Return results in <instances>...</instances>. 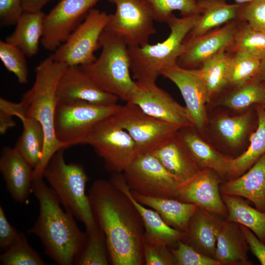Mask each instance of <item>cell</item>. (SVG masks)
I'll return each instance as SVG.
<instances>
[{
    "label": "cell",
    "mask_w": 265,
    "mask_h": 265,
    "mask_svg": "<svg viewBox=\"0 0 265 265\" xmlns=\"http://www.w3.org/2000/svg\"><path fill=\"white\" fill-rule=\"evenodd\" d=\"M99 227L106 236L110 264L144 265L145 229L127 195L110 181L95 180L88 195Z\"/></svg>",
    "instance_id": "1"
},
{
    "label": "cell",
    "mask_w": 265,
    "mask_h": 265,
    "mask_svg": "<svg viewBox=\"0 0 265 265\" xmlns=\"http://www.w3.org/2000/svg\"><path fill=\"white\" fill-rule=\"evenodd\" d=\"M67 65L54 60L50 55L35 68V80L32 87L23 95L18 103L5 99L0 109L13 116H24L38 121L45 134V145L41 159L33 170V179L43 178V172L52 156L64 148L54 132V117L58 101L57 84Z\"/></svg>",
    "instance_id": "2"
},
{
    "label": "cell",
    "mask_w": 265,
    "mask_h": 265,
    "mask_svg": "<svg viewBox=\"0 0 265 265\" xmlns=\"http://www.w3.org/2000/svg\"><path fill=\"white\" fill-rule=\"evenodd\" d=\"M32 192L39 203V212L27 233L36 236L45 253L59 265H73L87 238L69 212L64 211L53 189L43 178L33 180Z\"/></svg>",
    "instance_id": "3"
},
{
    "label": "cell",
    "mask_w": 265,
    "mask_h": 265,
    "mask_svg": "<svg viewBox=\"0 0 265 265\" xmlns=\"http://www.w3.org/2000/svg\"><path fill=\"white\" fill-rule=\"evenodd\" d=\"M199 16L178 18L173 15L166 23L170 32L163 41L140 47L128 46L133 79L139 83H156L164 70L177 64L184 40Z\"/></svg>",
    "instance_id": "4"
},
{
    "label": "cell",
    "mask_w": 265,
    "mask_h": 265,
    "mask_svg": "<svg viewBox=\"0 0 265 265\" xmlns=\"http://www.w3.org/2000/svg\"><path fill=\"white\" fill-rule=\"evenodd\" d=\"M64 149H59L52 156L43 170V177L65 210L81 222L89 233L99 226L86 194L88 177L81 164L66 163Z\"/></svg>",
    "instance_id": "5"
},
{
    "label": "cell",
    "mask_w": 265,
    "mask_h": 265,
    "mask_svg": "<svg viewBox=\"0 0 265 265\" xmlns=\"http://www.w3.org/2000/svg\"><path fill=\"white\" fill-rule=\"evenodd\" d=\"M100 43L99 56L91 64L79 66L101 89L128 102L137 87L131 75L128 47L105 30Z\"/></svg>",
    "instance_id": "6"
},
{
    "label": "cell",
    "mask_w": 265,
    "mask_h": 265,
    "mask_svg": "<svg viewBox=\"0 0 265 265\" xmlns=\"http://www.w3.org/2000/svg\"><path fill=\"white\" fill-rule=\"evenodd\" d=\"M121 106L84 101L58 102L54 117V132L57 140L64 149L80 144L98 123L115 114Z\"/></svg>",
    "instance_id": "7"
},
{
    "label": "cell",
    "mask_w": 265,
    "mask_h": 265,
    "mask_svg": "<svg viewBox=\"0 0 265 265\" xmlns=\"http://www.w3.org/2000/svg\"><path fill=\"white\" fill-rule=\"evenodd\" d=\"M80 144L92 147L103 159L106 169L112 173L123 172L140 154L130 135L114 121L112 115L98 123Z\"/></svg>",
    "instance_id": "8"
},
{
    "label": "cell",
    "mask_w": 265,
    "mask_h": 265,
    "mask_svg": "<svg viewBox=\"0 0 265 265\" xmlns=\"http://www.w3.org/2000/svg\"><path fill=\"white\" fill-rule=\"evenodd\" d=\"M109 14L92 8L84 19L54 53L53 58L67 66H82L96 59L95 52L100 47V37L105 29Z\"/></svg>",
    "instance_id": "9"
},
{
    "label": "cell",
    "mask_w": 265,
    "mask_h": 265,
    "mask_svg": "<svg viewBox=\"0 0 265 265\" xmlns=\"http://www.w3.org/2000/svg\"><path fill=\"white\" fill-rule=\"evenodd\" d=\"M116 10L109 14L105 31L117 37L129 46L149 44L156 33L151 8L145 0H114Z\"/></svg>",
    "instance_id": "10"
},
{
    "label": "cell",
    "mask_w": 265,
    "mask_h": 265,
    "mask_svg": "<svg viewBox=\"0 0 265 265\" xmlns=\"http://www.w3.org/2000/svg\"><path fill=\"white\" fill-rule=\"evenodd\" d=\"M123 172L132 191L177 199L180 184L151 152L139 154Z\"/></svg>",
    "instance_id": "11"
},
{
    "label": "cell",
    "mask_w": 265,
    "mask_h": 265,
    "mask_svg": "<svg viewBox=\"0 0 265 265\" xmlns=\"http://www.w3.org/2000/svg\"><path fill=\"white\" fill-rule=\"evenodd\" d=\"M112 117L130 135L140 154L151 152L183 128L153 117L130 102Z\"/></svg>",
    "instance_id": "12"
},
{
    "label": "cell",
    "mask_w": 265,
    "mask_h": 265,
    "mask_svg": "<svg viewBox=\"0 0 265 265\" xmlns=\"http://www.w3.org/2000/svg\"><path fill=\"white\" fill-rule=\"evenodd\" d=\"M100 0H61L44 20L41 42L46 50L54 52L84 19Z\"/></svg>",
    "instance_id": "13"
},
{
    "label": "cell",
    "mask_w": 265,
    "mask_h": 265,
    "mask_svg": "<svg viewBox=\"0 0 265 265\" xmlns=\"http://www.w3.org/2000/svg\"><path fill=\"white\" fill-rule=\"evenodd\" d=\"M161 75L178 87L194 128L203 130L207 122L206 105L211 100L198 69H185L176 64L164 70Z\"/></svg>",
    "instance_id": "14"
},
{
    "label": "cell",
    "mask_w": 265,
    "mask_h": 265,
    "mask_svg": "<svg viewBox=\"0 0 265 265\" xmlns=\"http://www.w3.org/2000/svg\"><path fill=\"white\" fill-rule=\"evenodd\" d=\"M239 22L233 21L202 35L185 39L177 64L185 69H198L221 52L226 51L233 40Z\"/></svg>",
    "instance_id": "15"
},
{
    "label": "cell",
    "mask_w": 265,
    "mask_h": 265,
    "mask_svg": "<svg viewBox=\"0 0 265 265\" xmlns=\"http://www.w3.org/2000/svg\"><path fill=\"white\" fill-rule=\"evenodd\" d=\"M136 82V89L128 102L136 105L146 114L160 120L183 128L193 127L185 106L179 104L156 83Z\"/></svg>",
    "instance_id": "16"
},
{
    "label": "cell",
    "mask_w": 265,
    "mask_h": 265,
    "mask_svg": "<svg viewBox=\"0 0 265 265\" xmlns=\"http://www.w3.org/2000/svg\"><path fill=\"white\" fill-rule=\"evenodd\" d=\"M219 177L212 169H201L180 185L177 199L218 215H227V209L220 195Z\"/></svg>",
    "instance_id": "17"
},
{
    "label": "cell",
    "mask_w": 265,
    "mask_h": 265,
    "mask_svg": "<svg viewBox=\"0 0 265 265\" xmlns=\"http://www.w3.org/2000/svg\"><path fill=\"white\" fill-rule=\"evenodd\" d=\"M58 102L69 103L84 101L111 105L118 97L99 88L79 66H68L59 80L56 89Z\"/></svg>",
    "instance_id": "18"
},
{
    "label": "cell",
    "mask_w": 265,
    "mask_h": 265,
    "mask_svg": "<svg viewBox=\"0 0 265 265\" xmlns=\"http://www.w3.org/2000/svg\"><path fill=\"white\" fill-rule=\"evenodd\" d=\"M109 181L127 195L137 210L144 227L145 241L169 247L183 240L184 232L168 225L157 212L145 208L134 198L124 174L112 173Z\"/></svg>",
    "instance_id": "19"
},
{
    "label": "cell",
    "mask_w": 265,
    "mask_h": 265,
    "mask_svg": "<svg viewBox=\"0 0 265 265\" xmlns=\"http://www.w3.org/2000/svg\"><path fill=\"white\" fill-rule=\"evenodd\" d=\"M34 169L14 149L3 147L0 155V171L13 199L26 202L31 192Z\"/></svg>",
    "instance_id": "20"
},
{
    "label": "cell",
    "mask_w": 265,
    "mask_h": 265,
    "mask_svg": "<svg viewBox=\"0 0 265 265\" xmlns=\"http://www.w3.org/2000/svg\"><path fill=\"white\" fill-rule=\"evenodd\" d=\"M178 132L151 153L181 184L189 180L201 169Z\"/></svg>",
    "instance_id": "21"
},
{
    "label": "cell",
    "mask_w": 265,
    "mask_h": 265,
    "mask_svg": "<svg viewBox=\"0 0 265 265\" xmlns=\"http://www.w3.org/2000/svg\"><path fill=\"white\" fill-rule=\"evenodd\" d=\"M216 215L197 207L182 240L200 253L214 259L217 235L223 222Z\"/></svg>",
    "instance_id": "22"
},
{
    "label": "cell",
    "mask_w": 265,
    "mask_h": 265,
    "mask_svg": "<svg viewBox=\"0 0 265 265\" xmlns=\"http://www.w3.org/2000/svg\"><path fill=\"white\" fill-rule=\"evenodd\" d=\"M222 194L243 197L265 212V154L248 170L220 186Z\"/></svg>",
    "instance_id": "23"
},
{
    "label": "cell",
    "mask_w": 265,
    "mask_h": 265,
    "mask_svg": "<svg viewBox=\"0 0 265 265\" xmlns=\"http://www.w3.org/2000/svg\"><path fill=\"white\" fill-rule=\"evenodd\" d=\"M248 247L239 225L223 221L217 235L215 259L221 265H251Z\"/></svg>",
    "instance_id": "24"
},
{
    "label": "cell",
    "mask_w": 265,
    "mask_h": 265,
    "mask_svg": "<svg viewBox=\"0 0 265 265\" xmlns=\"http://www.w3.org/2000/svg\"><path fill=\"white\" fill-rule=\"evenodd\" d=\"M200 16L185 39L202 35L221 26L235 20L241 4H229L226 0H197Z\"/></svg>",
    "instance_id": "25"
},
{
    "label": "cell",
    "mask_w": 265,
    "mask_h": 265,
    "mask_svg": "<svg viewBox=\"0 0 265 265\" xmlns=\"http://www.w3.org/2000/svg\"><path fill=\"white\" fill-rule=\"evenodd\" d=\"M181 128L178 133L200 169L212 170L220 176H227L230 158L220 153L192 130Z\"/></svg>",
    "instance_id": "26"
},
{
    "label": "cell",
    "mask_w": 265,
    "mask_h": 265,
    "mask_svg": "<svg viewBox=\"0 0 265 265\" xmlns=\"http://www.w3.org/2000/svg\"><path fill=\"white\" fill-rule=\"evenodd\" d=\"M131 192L137 201L157 212L168 225L184 232L197 208L193 204L176 199L150 197Z\"/></svg>",
    "instance_id": "27"
},
{
    "label": "cell",
    "mask_w": 265,
    "mask_h": 265,
    "mask_svg": "<svg viewBox=\"0 0 265 265\" xmlns=\"http://www.w3.org/2000/svg\"><path fill=\"white\" fill-rule=\"evenodd\" d=\"M45 16L42 11H24L18 20L14 31L5 41L19 48L26 56H34L43 34Z\"/></svg>",
    "instance_id": "28"
},
{
    "label": "cell",
    "mask_w": 265,
    "mask_h": 265,
    "mask_svg": "<svg viewBox=\"0 0 265 265\" xmlns=\"http://www.w3.org/2000/svg\"><path fill=\"white\" fill-rule=\"evenodd\" d=\"M258 126L250 139L247 149L238 157L231 158L227 177H238L247 171L265 154V109L260 105L256 106Z\"/></svg>",
    "instance_id": "29"
},
{
    "label": "cell",
    "mask_w": 265,
    "mask_h": 265,
    "mask_svg": "<svg viewBox=\"0 0 265 265\" xmlns=\"http://www.w3.org/2000/svg\"><path fill=\"white\" fill-rule=\"evenodd\" d=\"M228 211L227 220L249 229L265 243V212L253 208L240 197L222 194Z\"/></svg>",
    "instance_id": "30"
},
{
    "label": "cell",
    "mask_w": 265,
    "mask_h": 265,
    "mask_svg": "<svg viewBox=\"0 0 265 265\" xmlns=\"http://www.w3.org/2000/svg\"><path fill=\"white\" fill-rule=\"evenodd\" d=\"M23 125V132L14 149L35 169L43 155L45 134L41 124L34 119L21 116L19 118Z\"/></svg>",
    "instance_id": "31"
},
{
    "label": "cell",
    "mask_w": 265,
    "mask_h": 265,
    "mask_svg": "<svg viewBox=\"0 0 265 265\" xmlns=\"http://www.w3.org/2000/svg\"><path fill=\"white\" fill-rule=\"evenodd\" d=\"M233 89L222 99L220 104L230 109L240 110L257 104H265V85L256 76Z\"/></svg>",
    "instance_id": "32"
},
{
    "label": "cell",
    "mask_w": 265,
    "mask_h": 265,
    "mask_svg": "<svg viewBox=\"0 0 265 265\" xmlns=\"http://www.w3.org/2000/svg\"><path fill=\"white\" fill-rule=\"evenodd\" d=\"M231 53L224 51L198 68L207 87L210 100L227 87L228 68Z\"/></svg>",
    "instance_id": "33"
},
{
    "label": "cell",
    "mask_w": 265,
    "mask_h": 265,
    "mask_svg": "<svg viewBox=\"0 0 265 265\" xmlns=\"http://www.w3.org/2000/svg\"><path fill=\"white\" fill-rule=\"evenodd\" d=\"M229 53L241 52L260 60L265 59V32L240 21L233 40L226 50Z\"/></svg>",
    "instance_id": "34"
},
{
    "label": "cell",
    "mask_w": 265,
    "mask_h": 265,
    "mask_svg": "<svg viewBox=\"0 0 265 265\" xmlns=\"http://www.w3.org/2000/svg\"><path fill=\"white\" fill-rule=\"evenodd\" d=\"M110 264L106 236L98 226L90 233L80 252L76 258L75 265H107Z\"/></svg>",
    "instance_id": "35"
},
{
    "label": "cell",
    "mask_w": 265,
    "mask_h": 265,
    "mask_svg": "<svg viewBox=\"0 0 265 265\" xmlns=\"http://www.w3.org/2000/svg\"><path fill=\"white\" fill-rule=\"evenodd\" d=\"M251 113L248 111L238 116L221 115L214 126L219 135L232 147L238 146L243 141L249 130Z\"/></svg>",
    "instance_id": "36"
},
{
    "label": "cell",
    "mask_w": 265,
    "mask_h": 265,
    "mask_svg": "<svg viewBox=\"0 0 265 265\" xmlns=\"http://www.w3.org/2000/svg\"><path fill=\"white\" fill-rule=\"evenodd\" d=\"M261 63V60L248 54L231 53L228 68V87L239 85L255 77Z\"/></svg>",
    "instance_id": "37"
},
{
    "label": "cell",
    "mask_w": 265,
    "mask_h": 265,
    "mask_svg": "<svg viewBox=\"0 0 265 265\" xmlns=\"http://www.w3.org/2000/svg\"><path fill=\"white\" fill-rule=\"evenodd\" d=\"M3 265H44L39 254L29 244L25 235L21 233L17 240L0 255Z\"/></svg>",
    "instance_id": "38"
},
{
    "label": "cell",
    "mask_w": 265,
    "mask_h": 265,
    "mask_svg": "<svg viewBox=\"0 0 265 265\" xmlns=\"http://www.w3.org/2000/svg\"><path fill=\"white\" fill-rule=\"evenodd\" d=\"M151 8L155 21L167 23L174 11L182 17L200 14L197 0H145Z\"/></svg>",
    "instance_id": "39"
},
{
    "label": "cell",
    "mask_w": 265,
    "mask_h": 265,
    "mask_svg": "<svg viewBox=\"0 0 265 265\" xmlns=\"http://www.w3.org/2000/svg\"><path fill=\"white\" fill-rule=\"evenodd\" d=\"M25 53L6 41H0V59L4 67L12 73L21 84L28 82V71Z\"/></svg>",
    "instance_id": "40"
},
{
    "label": "cell",
    "mask_w": 265,
    "mask_h": 265,
    "mask_svg": "<svg viewBox=\"0 0 265 265\" xmlns=\"http://www.w3.org/2000/svg\"><path fill=\"white\" fill-rule=\"evenodd\" d=\"M177 248L170 249L177 265H221L217 260L204 255L187 243L181 240Z\"/></svg>",
    "instance_id": "41"
},
{
    "label": "cell",
    "mask_w": 265,
    "mask_h": 265,
    "mask_svg": "<svg viewBox=\"0 0 265 265\" xmlns=\"http://www.w3.org/2000/svg\"><path fill=\"white\" fill-rule=\"evenodd\" d=\"M238 20L265 32V0H252L241 4Z\"/></svg>",
    "instance_id": "42"
},
{
    "label": "cell",
    "mask_w": 265,
    "mask_h": 265,
    "mask_svg": "<svg viewBox=\"0 0 265 265\" xmlns=\"http://www.w3.org/2000/svg\"><path fill=\"white\" fill-rule=\"evenodd\" d=\"M168 246L145 241L143 247L144 265H176Z\"/></svg>",
    "instance_id": "43"
},
{
    "label": "cell",
    "mask_w": 265,
    "mask_h": 265,
    "mask_svg": "<svg viewBox=\"0 0 265 265\" xmlns=\"http://www.w3.org/2000/svg\"><path fill=\"white\" fill-rule=\"evenodd\" d=\"M24 12L22 0H0V26L16 25Z\"/></svg>",
    "instance_id": "44"
},
{
    "label": "cell",
    "mask_w": 265,
    "mask_h": 265,
    "mask_svg": "<svg viewBox=\"0 0 265 265\" xmlns=\"http://www.w3.org/2000/svg\"><path fill=\"white\" fill-rule=\"evenodd\" d=\"M19 232L8 221L1 206H0V250L3 252L19 238Z\"/></svg>",
    "instance_id": "45"
},
{
    "label": "cell",
    "mask_w": 265,
    "mask_h": 265,
    "mask_svg": "<svg viewBox=\"0 0 265 265\" xmlns=\"http://www.w3.org/2000/svg\"><path fill=\"white\" fill-rule=\"evenodd\" d=\"M251 252L262 265H265V243L248 228L239 225Z\"/></svg>",
    "instance_id": "46"
},
{
    "label": "cell",
    "mask_w": 265,
    "mask_h": 265,
    "mask_svg": "<svg viewBox=\"0 0 265 265\" xmlns=\"http://www.w3.org/2000/svg\"><path fill=\"white\" fill-rule=\"evenodd\" d=\"M15 125L12 115L5 111L0 110V133L1 134H4L9 129L14 127Z\"/></svg>",
    "instance_id": "47"
},
{
    "label": "cell",
    "mask_w": 265,
    "mask_h": 265,
    "mask_svg": "<svg viewBox=\"0 0 265 265\" xmlns=\"http://www.w3.org/2000/svg\"><path fill=\"white\" fill-rule=\"evenodd\" d=\"M51 0H22L24 11H40L42 8Z\"/></svg>",
    "instance_id": "48"
},
{
    "label": "cell",
    "mask_w": 265,
    "mask_h": 265,
    "mask_svg": "<svg viewBox=\"0 0 265 265\" xmlns=\"http://www.w3.org/2000/svg\"><path fill=\"white\" fill-rule=\"evenodd\" d=\"M256 76L265 85V59L261 61L260 70Z\"/></svg>",
    "instance_id": "49"
},
{
    "label": "cell",
    "mask_w": 265,
    "mask_h": 265,
    "mask_svg": "<svg viewBox=\"0 0 265 265\" xmlns=\"http://www.w3.org/2000/svg\"><path fill=\"white\" fill-rule=\"evenodd\" d=\"M237 3L238 4H243L249 1H250L252 0H235Z\"/></svg>",
    "instance_id": "50"
},
{
    "label": "cell",
    "mask_w": 265,
    "mask_h": 265,
    "mask_svg": "<svg viewBox=\"0 0 265 265\" xmlns=\"http://www.w3.org/2000/svg\"><path fill=\"white\" fill-rule=\"evenodd\" d=\"M110 2L114 3V0H108Z\"/></svg>",
    "instance_id": "51"
}]
</instances>
